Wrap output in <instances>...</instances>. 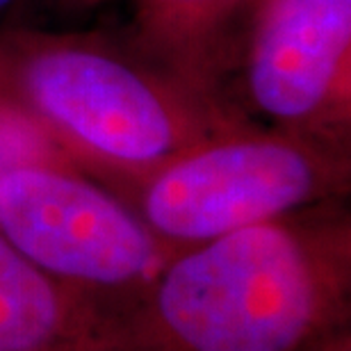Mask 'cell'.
<instances>
[{
	"label": "cell",
	"mask_w": 351,
	"mask_h": 351,
	"mask_svg": "<svg viewBox=\"0 0 351 351\" xmlns=\"http://www.w3.org/2000/svg\"><path fill=\"white\" fill-rule=\"evenodd\" d=\"M349 226L294 215L187 247L132 308L112 313L96 351H301L340 324Z\"/></svg>",
	"instance_id": "1"
},
{
	"label": "cell",
	"mask_w": 351,
	"mask_h": 351,
	"mask_svg": "<svg viewBox=\"0 0 351 351\" xmlns=\"http://www.w3.org/2000/svg\"><path fill=\"white\" fill-rule=\"evenodd\" d=\"M0 103L62 151L142 178L233 128L194 87L82 39H21L0 51Z\"/></svg>",
	"instance_id": "2"
},
{
	"label": "cell",
	"mask_w": 351,
	"mask_h": 351,
	"mask_svg": "<svg viewBox=\"0 0 351 351\" xmlns=\"http://www.w3.org/2000/svg\"><path fill=\"white\" fill-rule=\"evenodd\" d=\"M135 180V213L176 254L331 199L347 162L326 139L230 128Z\"/></svg>",
	"instance_id": "3"
},
{
	"label": "cell",
	"mask_w": 351,
	"mask_h": 351,
	"mask_svg": "<svg viewBox=\"0 0 351 351\" xmlns=\"http://www.w3.org/2000/svg\"><path fill=\"white\" fill-rule=\"evenodd\" d=\"M0 235L39 269L89 294L142 292L173 256L135 210L66 162L3 173Z\"/></svg>",
	"instance_id": "4"
},
{
	"label": "cell",
	"mask_w": 351,
	"mask_h": 351,
	"mask_svg": "<svg viewBox=\"0 0 351 351\" xmlns=\"http://www.w3.org/2000/svg\"><path fill=\"white\" fill-rule=\"evenodd\" d=\"M351 0H263L247 94L280 130L333 142L349 117Z\"/></svg>",
	"instance_id": "5"
},
{
	"label": "cell",
	"mask_w": 351,
	"mask_h": 351,
	"mask_svg": "<svg viewBox=\"0 0 351 351\" xmlns=\"http://www.w3.org/2000/svg\"><path fill=\"white\" fill-rule=\"evenodd\" d=\"M110 315L0 235V351H96Z\"/></svg>",
	"instance_id": "6"
},
{
	"label": "cell",
	"mask_w": 351,
	"mask_h": 351,
	"mask_svg": "<svg viewBox=\"0 0 351 351\" xmlns=\"http://www.w3.org/2000/svg\"><path fill=\"white\" fill-rule=\"evenodd\" d=\"M66 153L30 117L0 103V178L27 162H64Z\"/></svg>",
	"instance_id": "7"
},
{
	"label": "cell",
	"mask_w": 351,
	"mask_h": 351,
	"mask_svg": "<svg viewBox=\"0 0 351 351\" xmlns=\"http://www.w3.org/2000/svg\"><path fill=\"white\" fill-rule=\"evenodd\" d=\"M242 0H144L151 23L171 41L196 39L213 30L223 14H230Z\"/></svg>",
	"instance_id": "8"
},
{
	"label": "cell",
	"mask_w": 351,
	"mask_h": 351,
	"mask_svg": "<svg viewBox=\"0 0 351 351\" xmlns=\"http://www.w3.org/2000/svg\"><path fill=\"white\" fill-rule=\"evenodd\" d=\"M311 349L313 351H351L349 335L347 333H328L326 338L315 342Z\"/></svg>",
	"instance_id": "9"
},
{
	"label": "cell",
	"mask_w": 351,
	"mask_h": 351,
	"mask_svg": "<svg viewBox=\"0 0 351 351\" xmlns=\"http://www.w3.org/2000/svg\"><path fill=\"white\" fill-rule=\"evenodd\" d=\"M14 3H16V0H0V16H3V14L10 10Z\"/></svg>",
	"instance_id": "10"
}]
</instances>
